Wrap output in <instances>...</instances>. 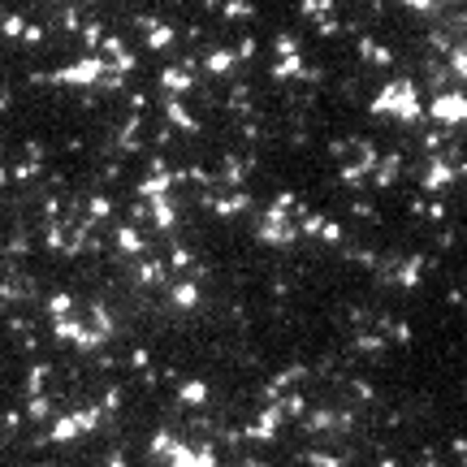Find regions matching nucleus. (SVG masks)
Listing matches in <instances>:
<instances>
[{"mask_svg":"<svg viewBox=\"0 0 467 467\" xmlns=\"http://www.w3.org/2000/svg\"><path fill=\"white\" fill-rule=\"evenodd\" d=\"M255 9L247 5V0H229V5H225V18H251Z\"/></svg>","mask_w":467,"mask_h":467,"instance_id":"10","label":"nucleus"},{"mask_svg":"<svg viewBox=\"0 0 467 467\" xmlns=\"http://www.w3.org/2000/svg\"><path fill=\"white\" fill-rule=\"evenodd\" d=\"M446 182H450V165H446V161H433L428 173H424V187L437 191V187H446Z\"/></svg>","mask_w":467,"mask_h":467,"instance_id":"4","label":"nucleus"},{"mask_svg":"<svg viewBox=\"0 0 467 467\" xmlns=\"http://www.w3.org/2000/svg\"><path fill=\"white\" fill-rule=\"evenodd\" d=\"M229 61H234V52H212V57H208V69H212V74H225Z\"/></svg>","mask_w":467,"mask_h":467,"instance_id":"9","label":"nucleus"},{"mask_svg":"<svg viewBox=\"0 0 467 467\" xmlns=\"http://www.w3.org/2000/svg\"><path fill=\"white\" fill-rule=\"evenodd\" d=\"M277 52H281V57H299V48H295L290 35H281V39H277Z\"/></svg>","mask_w":467,"mask_h":467,"instance_id":"13","label":"nucleus"},{"mask_svg":"<svg viewBox=\"0 0 467 467\" xmlns=\"http://www.w3.org/2000/svg\"><path fill=\"white\" fill-rule=\"evenodd\" d=\"M208 398V385L203 381H187V385H182V402H191V407H199Z\"/></svg>","mask_w":467,"mask_h":467,"instance_id":"6","label":"nucleus"},{"mask_svg":"<svg viewBox=\"0 0 467 467\" xmlns=\"http://www.w3.org/2000/svg\"><path fill=\"white\" fill-rule=\"evenodd\" d=\"M433 117H437V121H446V126L467 121V95H459V91L437 95V100H433Z\"/></svg>","mask_w":467,"mask_h":467,"instance_id":"2","label":"nucleus"},{"mask_svg":"<svg viewBox=\"0 0 467 467\" xmlns=\"http://www.w3.org/2000/svg\"><path fill=\"white\" fill-rule=\"evenodd\" d=\"M169 43V31H165V26H156V31H151V48H165Z\"/></svg>","mask_w":467,"mask_h":467,"instance_id":"15","label":"nucleus"},{"mask_svg":"<svg viewBox=\"0 0 467 467\" xmlns=\"http://www.w3.org/2000/svg\"><path fill=\"white\" fill-rule=\"evenodd\" d=\"M450 65H454L459 78H467V48H454V52H450Z\"/></svg>","mask_w":467,"mask_h":467,"instance_id":"11","label":"nucleus"},{"mask_svg":"<svg viewBox=\"0 0 467 467\" xmlns=\"http://www.w3.org/2000/svg\"><path fill=\"white\" fill-rule=\"evenodd\" d=\"M277 415H281L277 407H273V411H264V415H259V420L251 424V437H273V428H277Z\"/></svg>","mask_w":467,"mask_h":467,"instance_id":"5","label":"nucleus"},{"mask_svg":"<svg viewBox=\"0 0 467 467\" xmlns=\"http://www.w3.org/2000/svg\"><path fill=\"white\" fill-rule=\"evenodd\" d=\"M165 87L169 91H187L191 87V69H165Z\"/></svg>","mask_w":467,"mask_h":467,"instance_id":"8","label":"nucleus"},{"mask_svg":"<svg viewBox=\"0 0 467 467\" xmlns=\"http://www.w3.org/2000/svg\"><path fill=\"white\" fill-rule=\"evenodd\" d=\"M402 5H407V9H433L437 0H402Z\"/></svg>","mask_w":467,"mask_h":467,"instance_id":"16","label":"nucleus"},{"mask_svg":"<svg viewBox=\"0 0 467 467\" xmlns=\"http://www.w3.org/2000/svg\"><path fill=\"white\" fill-rule=\"evenodd\" d=\"M173 299H177V303H182V307H191V303H195V285H182V290H177V295H173Z\"/></svg>","mask_w":467,"mask_h":467,"instance_id":"14","label":"nucleus"},{"mask_svg":"<svg viewBox=\"0 0 467 467\" xmlns=\"http://www.w3.org/2000/svg\"><path fill=\"white\" fill-rule=\"evenodd\" d=\"M363 57H368V61H377V65H389V61H394V52H389V48H381V43H372V39H363Z\"/></svg>","mask_w":467,"mask_h":467,"instance_id":"7","label":"nucleus"},{"mask_svg":"<svg viewBox=\"0 0 467 467\" xmlns=\"http://www.w3.org/2000/svg\"><path fill=\"white\" fill-rule=\"evenodd\" d=\"M259 238H269V243H290L295 229H290V221H285L281 212H269V217H264V229H259Z\"/></svg>","mask_w":467,"mask_h":467,"instance_id":"3","label":"nucleus"},{"mask_svg":"<svg viewBox=\"0 0 467 467\" xmlns=\"http://www.w3.org/2000/svg\"><path fill=\"white\" fill-rule=\"evenodd\" d=\"M372 113H398V121H415V117H420L415 87H411V83H389V87L372 100Z\"/></svg>","mask_w":467,"mask_h":467,"instance_id":"1","label":"nucleus"},{"mask_svg":"<svg viewBox=\"0 0 467 467\" xmlns=\"http://www.w3.org/2000/svg\"><path fill=\"white\" fill-rule=\"evenodd\" d=\"M273 74H277V78H290V74H299V57H285V61H281Z\"/></svg>","mask_w":467,"mask_h":467,"instance_id":"12","label":"nucleus"}]
</instances>
